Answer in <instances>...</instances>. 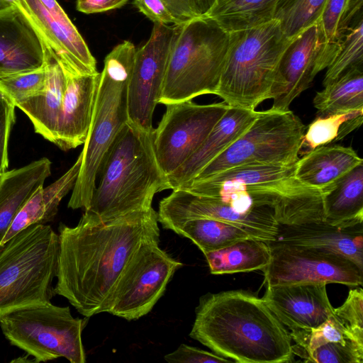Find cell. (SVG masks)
<instances>
[{"label":"cell","mask_w":363,"mask_h":363,"mask_svg":"<svg viewBox=\"0 0 363 363\" xmlns=\"http://www.w3.org/2000/svg\"><path fill=\"white\" fill-rule=\"evenodd\" d=\"M157 212L128 213L106 223L82 215L74 227L60 223L55 294L85 318L107 311L116 284L135 251L160 240Z\"/></svg>","instance_id":"cell-1"},{"label":"cell","mask_w":363,"mask_h":363,"mask_svg":"<svg viewBox=\"0 0 363 363\" xmlns=\"http://www.w3.org/2000/svg\"><path fill=\"white\" fill-rule=\"evenodd\" d=\"M189 336L239 363L294 360L291 338L262 298L244 290L202 296Z\"/></svg>","instance_id":"cell-2"},{"label":"cell","mask_w":363,"mask_h":363,"mask_svg":"<svg viewBox=\"0 0 363 363\" xmlns=\"http://www.w3.org/2000/svg\"><path fill=\"white\" fill-rule=\"evenodd\" d=\"M153 132L129 121L123 125L104 157L99 185L84 216L106 223L147 211L152 208L155 194L169 189L156 157Z\"/></svg>","instance_id":"cell-3"},{"label":"cell","mask_w":363,"mask_h":363,"mask_svg":"<svg viewBox=\"0 0 363 363\" xmlns=\"http://www.w3.org/2000/svg\"><path fill=\"white\" fill-rule=\"evenodd\" d=\"M135 52V45L125 40L104 60L91 124L81 152L79 172L68 202L72 209L89 208L104 157L118 133L128 121V86Z\"/></svg>","instance_id":"cell-4"},{"label":"cell","mask_w":363,"mask_h":363,"mask_svg":"<svg viewBox=\"0 0 363 363\" xmlns=\"http://www.w3.org/2000/svg\"><path fill=\"white\" fill-rule=\"evenodd\" d=\"M292 39L285 36L276 19L229 32L227 55L215 95L229 106L255 110L271 99L280 60Z\"/></svg>","instance_id":"cell-5"},{"label":"cell","mask_w":363,"mask_h":363,"mask_svg":"<svg viewBox=\"0 0 363 363\" xmlns=\"http://www.w3.org/2000/svg\"><path fill=\"white\" fill-rule=\"evenodd\" d=\"M228 42L229 33L208 16L178 25L158 104L216 94Z\"/></svg>","instance_id":"cell-6"},{"label":"cell","mask_w":363,"mask_h":363,"mask_svg":"<svg viewBox=\"0 0 363 363\" xmlns=\"http://www.w3.org/2000/svg\"><path fill=\"white\" fill-rule=\"evenodd\" d=\"M58 258V233L46 224L31 225L0 247V317L50 301Z\"/></svg>","instance_id":"cell-7"},{"label":"cell","mask_w":363,"mask_h":363,"mask_svg":"<svg viewBox=\"0 0 363 363\" xmlns=\"http://www.w3.org/2000/svg\"><path fill=\"white\" fill-rule=\"evenodd\" d=\"M87 318H74L69 307L50 301L2 315L0 327L10 344L33 357L35 362L64 357L71 363H84L82 335Z\"/></svg>","instance_id":"cell-8"},{"label":"cell","mask_w":363,"mask_h":363,"mask_svg":"<svg viewBox=\"0 0 363 363\" xmlns=\"http://www.w3.org/2000/svg\"><path fill=\"white\" fill-rule=\"evenodd\" d=\"M306 128L290 110L260 111L247 130L193 179L248 164H295Z\"/></svg>","instance_id":"cell-9"},{"label":"cell","mask_w":363,"mask_h":363,"mask_svg":"<svg viewBox=\"0 0 363 363\" xmlns=\"http://www.w3.org/2000/svg\"><path fill=\"white\" fill-rule=\"evenodd\" d=\"M160 240L143 244L123 269L106 313L133 320L152 311L168 283L183 266L159 247Z\"/></svg>","instance_id":"cell-10"},{"label":"cell","mask_w":363,"mask_h":363,"mask_svg":"<svg viewBox=\"0 0 363 363\" xmlns=\"http://www.w3.org/2000/svg\"><path fill=\"white\" fill-rule=\"evenodd\" d=\"M264 272L266 286L300 283L362 286L363 269L340 254L315 247L273 241Z\"/></svg>","instance_id":"cell-11"},{"label":"cell","mask_w":363,"mask_h":363,"mask_svg":"<svg viewBox=\"0 0 363 363\" xmlns=\"http://www.w3.org/2000/svg\"><path fill=\"white\" fill-rule=\"evenodd\" d=\"M165 106L153 135L158 163L167 176L198 150L229 106L224 101L201 105L192 100Z\"/></svg>","instance_id":"cell-12"},{"label":"cell","mask_w":363,"mask_h":363,"mask_svg":"<svg viewBox=\"0 0 363 363\" xmlns=\"http://www.w3.org/2000/svg\"><path fill=\"white\" fill-rule=\"evenodd\" d=\"M178 25L154 23L147 41L136 50L128 86V121L152 130Z\"/></svg>","instance_id":"cell-13"},{"label":"cell","mask_w":363,"mask_h":363,"mask_svg":"<svg viewBox=\"0 0 363 363\" xmlns=\"http://www.w3.org/2000/svg\"><path fill=\"white\" fill-rule=\"evenodd\" d=\"M158 222L169 229L184 221L208 218L221 220L239 227L253 238L271 242L276 240L279 223L274 211L264 207L242 214L214 199L194 194L183 189H176L159 204Z\"/></svg>","instance_id":"cell-14"},{"label":"cell","mask_w":363,"mask_h":363,"mask_svg":"<svg viewBox=\"0 0 363 363\" xmlns=\"http://www.w3.org/2000/svg\"><path fill=\"white\" fill-rule=\"evenodd\" d=\"M325 40L319 23L295 36L280 60L271 99V110L286 111L302 92L308 89L315 77L323 69Z\"/></svg>","instance_id":"cell-15"},{"label":"cell","mask_w":363,"mask_h":363,"mask_svg":"<svg viewBox=\"0 0 363 363\" xmlns=\"http://www.w3.org/2000/svg\"><path fill=\"white\" fill-rule=\"evenodd\" d=\"M16 4L60 62L84 73L98 72L88 45L57 0H18Z\"/></svg>","instance_id":"cell-16"},{"label":"cell","mask_w":363,"mask_h":363,"mask_svg":"<svg viewBox=\"0 0 363 363\" xmlns=\"http://www.w3.org/2000/svg\"><path fill=\"white\" fill-rule=\"evenodd\" d=\"M325 283L267 286L263 301L291 330L318 326L334 314Z\"/></svg>","instance_id":"cell-17"},{"label":"cell","mask_w":363,"mask_h":363,"mask_svg":"<svg viewBox=\"0 0 363 363\" xmlns=\"http://www.w3.org/2000/svg\"><path fill=\"white\" fill-rule=\"evenodd\" d=\"M59 63L63 69L66 84L54 144L62 150H68L86 141L100 73H84Z\"/></svg>","instance_id":"cell-18"},{"label":"cell","mask_w":363,"mask_h":363,"mask_svg":"<svg viewBox=\"0 0 363 363\" xmlns=\"http://www.w3.org/2000/svg\"><path fill=\"white\" fill-rule=\"evenodd\" d=\"M45 50L41 36L16 4L0 12V76L43 67Z\"/></svg>","instance_id":"cell-19"},{"label":"cell","mask_w":363,"mask_h":363,"mask_svg":"<svg viewBox=\"0 0 363 363\" xmlns=\"http://www.w3.org/2000/svg\"><path fill=\"white\" fill-rule=\"evenodd\" d=\"M260 111L229 106L198 150L167 176L169 189H176L194 179L214 158L240 137Z\"/></svg>","instance_id":"cell-20"},{"label":"cell","mask_w":363,"mask_h":363,"mask_svg":"<svg viewBox=\"0 0 363 363\" xmlns=\"http://www.w3.org/2000/svg\"><path fill=\"white\" fill-rule=\"evenodd\" d=\"M274 241L335 252L363 269L362 223L345 228L332 225L323 220L280 225Z\"/></svg>","instance_id":"cell-21"},{"label":"cell","mask_w":363,"mask_h":363,"mask_svg":"<svg viewBox=\"0 0 363 363\" xmlns=\"http://www.w3.org/2000/svg\"><path fill=\"white\" fill-rule=\"evenodd\" d=\"M361 164H363V160L352 147L328 144L318 147L299 157L294 177L302 184L318 189L324 194Z\"/></svg>","instance_id":"cell-22"},{"label":"cell","mask_w":363,"mask_h":363,"mask_svg":"<svg viewBox=\"0 0 363 363\" xmlns=\"http://www.w3.org/2000/svg\"><path fill=\"white\" fill-rule=\"evenodd\" d=\"M45 54L46 82L43 94L16 107L29 118L36 133L54 143L66 81L60 64L46 45Z\"/></svg>","instance_id":"cell-23"},{"label":"cell","mask_w":363,"mask_h":363,"mask_svg":"<svg viewBox=\"0 0 363 363\" xmlns=\"http://www.w3.org/2000/svg\"><path fill=\"white\" fill-rule=\"evenodd\" d=\"M82 155L59 179L46 186L39 187L21 207L6 230L2 245L21 230L34 224H46L55 217L60 201L73 189L77 179Z\"/></svg>","instance_id":"cell-24"},{"label":"cell","mask_w":363,"mask_h":363,"mask_svg":"<svg viewBox=\"0 0 363 363\" xmlns=\"http://www.w3.org/2000/svg\"><path fill=\"white\" fill-rule=\"evenodd\" d=\"M51 162L46 157L18 169L7 171L0 180V247L16 216L51 174Z\"/></svg>","instance_id":"cell-25"},{"label":"cell","mask_w":363,"mask_h":363,"mask_svg":"<svg viewBox=\"0 0 363 363\" xmlns=\"http://www.w3.org/2000/svg\"><path fill=\"white\" fill-rule=\"evenodd\" d=\"M323 195V221L340 228L362 223L363 164L353 168Z\"/></svg>","instance_id":"cell-26"},{"label":"cell","mask_w":363,"mask_h":363,"mask_svg":"<svg viewBox=\"0 0 363 363\" xmlns=\"http://www.w3.org/2000/svg\"><path fill=\"white\" fill-rule=\"evenodd\" d=\"M212 274L262 270L271 259L269 243L253 238L203 253Z\"/></svg>","instance_id":"cell-27"},{"label":"cell","mask_w":363,"mask_h":363,"mask_svg":"<svg viewBox=\"0 0 363 363\" xmlns=\"http://www.w3.org/2000/svg\"><path fill=\"white\" fill-rule=\"evenodd\" d=\"M279 0H216L206 15L227 32L252 28L274 19Z\"/></svg>","instance_id":"cell-28"},{"label":"cell","mask_w":363,"mask_h":363,"mask_svg":"<svg viewBox=\"0 0 363 363\" xmlns=\"http://www.w3.org/2000/svg\"><path fill=\"white\" fill-rule=\"evenodd\" d=\"M318 116L363 109V68L353 69L316 93Z\"/></svg>","instance_id":"cell-29"},{"label":"cell","mask_w":363,"mask_h":363,"mask_svg":"<svg viewBox=\"0 0 363 363\" xmlns=\"http://www.w3.org/2000/svg\"><path fill=\"white\" fill-rule=\"evenodd\" d=\"M171 230L191 240L203 253L252 238L242 228L215 219H191L173 225Z\"/></svg>","instance_id":"cell-30"},{"label":"cell","mask_w":363,"mask_h":363,"mask_svg":"<svg viewBox=\"0 0 363 363\" xmlns=\"http://www.w3.org/2000/svg\"><path fill=\"white\" fill-rule=\"evenodd\" d=\"M363 109L318 116L306 128L299 155L320 146L342 140L362 123Z\"/></svg>","instance_id":"cell-31"},{"label":"cell","mask_w":363,"mask_h":363,"mask_svg":"<svg viewBox=\"0 0 363 363\" xmlns=\"http://www.w3.org/2000/svg\"><path fill=\"white\" fill-rule=\"evenodd\" d=\"M296 164H248L226 169L205 179H192L189 182L207 186L225 184L242 187L253 186L294 176Z\"/></svg>","instance_id":"cell-32"},{"label":"cell","mask_w":363,"mask_h":363,"mask_svg":"<svg viewBox=\"0 0 363 363\" xmlns=\"http://www.w3.org/2000/svg\"><path fill=\"white\" fill-rule=\"evenodd\" d=\"M363 0H328L320 21L326 47L323 62L327 68L333 60L341 40L352 21L362 13Z\"/></svg>","instance_id":"cell-33"},{"label":"cell","mask_w":363,"mask_h":363,"mask_svg":"<svg viewBox=\"0 0 363 363\" xmlns=\"http://www.w3.org/2000/svg\"><path fill=\"white\" fill-rule=\"evenodd\" d=\"M355 68H363L362 13L348 27L333 60L325 69L323 86L333 83Z\"/></svg>","instance_id":"cell-34"},{"label":"cell","mask_w":363,"mask_h":363,"mask_svg":"<svg viewBox=\"0 0 363 363\" xmlns=\"http://www.w3.org/2000/svg\"><path fill=\"white\" fill-rule=\"evenodd\" d=\"M328 0H279L274 19L279 22L281 30L292 39L308 27L317 23Z\"/></svg>","instance_id":"cell-35"},{"label":"cell","mask_w":363,"mask_h":363,"mask_svg":"<svg viewBox=\"0 0 363 363\" xmlns=\"http://www.w3.org/2000/svg\"><path fill=\"white\" fill-rule=\"evenodd\" d=\"M289 335L296 342L292 345L294 354L305 360L314 350L327 343L345 342L348 340L358 342L335 314L317 327L291 330Z\"/></svg>","instance_id":"cell-36"},{"label":"cell","mask_w":363,"mask_h":363,"mask_svg":"<svg viewBox=\"0 0 363 363\" xmlns=\"http://www.w3.org/2000/svg\"><path fill=\"white\" fill-rule=\"evenodd\" d=\"M45 82L46 72L43 65L36 69L1 75L0 91L16 107L30 99L43 95Z\"/></svg>","instance_id":"cell-37"},{"label":"cell","mask_w":363,"mask_h":363,"mask_svg":"<svg viewBox=\"0 0 363 363\" xmlns=\"http://www.w3.org/2000/svg\"><path fill=\"white\" fill-rule=\"evenodd\" d=\"M305 362L315 363H362L363 344L353 340L333 342L311 352Z\"/></svg>","instance_id":"cell-38"},{"label":"cell","mask_w":363,"mask_h":363,"mask_svg":"<svg viewBox=\"0 0 363 363\" xmlns=\"http://www.w3.org/2000/svg\"><path fill=\"white\" fill-rule=\"evenodd\" d=\"M334 314L360 343H363V290L351 289L345 301L333 309Z\"/></svg>","instance_id":"cell-39"},{"label":"cell","mask_w":363,"mask_h":363,"mask_svg":"<svg viewBox=\"0 0 363 363\" xmlns=\"http://www.w3.org/2000/svg\"><path fill=\"white\" fill-rule=\"evenodd\" d=\"M13 103L0 91V176L7 172L9 166L8 142L15 121Z\"/></svg>","instance_id":"cell-40"},{"label":"cell","mask_w":363,"mask_h":363,"mask_svg":"<svg viewBox=\"0 0 363 363\" xmlns=\"http://www.w3.org/2000/svg\"><path fill=\"white\" fill-rule=\"evenodd\" d=\"M164 359L169 363H207L231 362L228 358L198 347L181 344L174 351L166 354Z\"/></svg>","instance_id":"cell-41"},{"label":"cell","mask_w":363,"mask_h":363,"mask_svg":"<svg viewBox=\"0 0 363 363\" xmlns=\"http://www.w3.org/2000/svg\"><path fill=\"white\" fill-rule=\"evenodd\" d=\"M139 11L154 23L180 25L183 23L176 18L162 0H133Z\"/></svg>","instance_id":"cell-42"},{"label":"cell","mask_w":363,"mask_h":363,"mask_svg":"<svg viewBox=\"0 0 363 363\" xmlns=\"http://www.w3.org/2000/svg\"><path fill=\"white\" fill-rule=\"evenodd\" d=\"M128 0H77V9L84 13H101L124 6Z\"/></svg>","instance_id":"cell-43"},{"label":"cell","mask_w":363,"mask_h":363,"mask_svg":"<svg viewBox=\"0 0 363 363\" xmlns=\"http://www.w3.org/2000/svg\"><path fill=\"white\" fill-rule=\"evenodd\" d=\"M171 13L184 23L198 16L194 11L190 0H162Z\"/></svg>","instance_id":"cell-44"},{"label":"cell","mask_w":363,"mask_h":363,"mask_svg":"<svg viewBox=\"0 0 363 363\" xmlns=\"http://www.w3.org/2000/svg\"><path fill=\"white\" fill-rule=\"evenodd\" d=\"M194 12L198 16H206L216 0H190Z\"/></svg>","instance_id":"cell-45"},{"label":"cell","mask_w":363,"mask_h":363,"mask_svg":"<svg viewBox=\"0 0 363 363\" xmlns=\"http://www.w3.org/2000/svg\"><path fill=\"white\" fill-rule=\"evenodd\" d=\"M18 0H0V12L14 6Z\"/></svg>","instance_id":"cell-46"},{"label":"cell","mask_w":363,"mask_h":363,"mask_svg":"<svg viewBox=\"0 0 363 363\" xmlns=\"http://www.w3.org/2000/svg\"><path fill=\"white\" fill-rule=\"evenodd\" d=\"M1 177H2V176H0V180H1Z\"/></svg>","instance_id":"cell-47"}]
</instances>
